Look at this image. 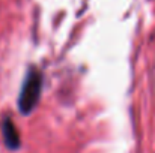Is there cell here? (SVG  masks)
Listing matches in <instances>:
<instances>
[{"label":"cell","mask_w":155,"mask_h":153,"mask_svg":"<svg viewBox=\"0 0 155 153\" xmlns=\"http://www.w3.org/2000/svg\"><path fill=\"white\" fill-rule=\"evenodd\" d=\"M42 92V74L36 68H30L23 80L20 95H18V110L21 114H30L38 105Z\"/></svg>","instance_id":"6da1fadb"},{"label":"cell","mask_w":155,"mask_h":153,"mask_svg":"<svg viewBox=\"0 0 155 153\" xmlns=\"http://www.w3.org/2000/svg\"><path fill=\"white\" fill-rule=\"evenodd\" d=\"M0 129H2V137H3V143L9 150H17L21 146V138L18 134V129L15 126V123L12 122L11 117H3L2 123H0Z\"/></svg>","instance_id":"7a4b0ae2"}]
</instances>
